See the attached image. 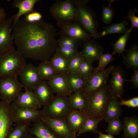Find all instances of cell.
Masks as SVG:
<instances>
[{
    "label": "cell",
    "mask_w": 138,
    "mask_h": 138,
    "mask_svg": "<svg viewBox=\"0 0 138 138\" xmlns=\"http://www.w3.org/2000/svg\"><path fill=\"white\" fill-rule=\"evenodd\" d=\"M12 31L17 50L25 58L41 62L48 60L57 48L56 29L42 19L33 22L19 19Z\"/></svg>",
    "instance_id": "obj_1"
},
{
    "label": "cell",
    "mask_w": 138,
    "mask_h": 138,
    "mask_svg": "<svg viewBox=\"0 0 138 138\" xmlns=\"http://www.w3.org/2000/svg\"><path fill=\"white\" fill-rule=\"evenodd\" d=\"M113 96L107 84L85 98L83 111L88 118L104 119L108 107Z\"/></svg>",
    "instance_id": "obj_2"
},
{
    "label": "cell",
    "mask_w": 138,
    "mask_h": 138,
    "mask_svg": "<svg viewBox=\"0 0 138 138\" xmlns=\"http://www.w3.org/2000/svg\"><path fill=\"white\" fill-rule=\"evenodd\" d=\"M26 64L25 57L17 50L0 53V79L19 76Z\"/></svg>",
    "instance_id": "obj_3"
},
{
    "label": "cell",
    "mask_w": 138,
    "mask_h": 138,
    "mask_svg": "<svg viewBox=\"0 0 138 138\" xmlns=\"http://www.w3.org/2000/svg\"><path fill=\"white\" fill-rule=\"evenodd\" d=\"M89 1L76 0L78 12L76 21L96 39L98 38L99 23L97 20L96 13L87 5Z\"/></svg>",
    "instance_id": "obj_4"
},
{
    "label": "cell",
    "mask_w": 138,
    "mask_h": 138,
    "mask_svg": "<svg viewBox=\"0 0 138 138\" xmlns=\"http://www.w3.org/2000/svg\"><path fill=\"white\" fill-rule=\"evenodd\" d=\"M50 12L57 23L76 21L78 12L76 0L57 1L51 6Z\"/></svg>",
    "instance_id": "obj_5"
},
{
    "label": "cell",
    "mask_w": 138,
    "mask_h": 138,
    "mask_svg": "<svg viewBox=\"0 0 138 138\" xmlns=\"http://www.w3.org/2000/svg\"><path fill=\"white\" fill-rule=\"evenodd\" d=\"M73 109L68 97L56 95L49 103L43 106L42 110L43 116L45 117L66 121Z\"/></svg>",
    "instance_id": "obj_6"
},
{
    "label": "cell",
    "mask_w": 138,
    "mask_h": 138,
    "mask_svg": "<svg viewBox=\"0 0 138 138\" xmlns=\"http://www.w3.org/2000/svg\"><path fill=\"white\" fill-rule=\"evenodd\" d=\"M114 67L111 64L107 68L91 73L85 79L84 85L80 91L84 98L107 84L111 72Z\"/></svg>",
    "instance_id": "obj_7"
},
{
    "label": "cell",
    "mask_w": 138,
    "mask_h": 138,
    "mask_svg": "<svg viewBox=\"0 0 138 138\" xmlns=\"http://www.w3.org/2000/svg\"><path fill=\"white\" fill-rule=\"evenodd\" d=\"M23 87L18 76L0 79V96L2 101L10 104L22 92Z\"/></svg>",
    "instance_id": "obj_8"
},
{
    "label": "cell",
    "mask_w": 138,
    "mask_h": 138,
    "mask_svg": "<svg viewBox=\"0 0 138 138\" xmlns=\"http://www.w3.org/2000/svg\"><path fill=\"white\" fill-rule=\"evenodd\" d=\"M14 122L16 124L33 123L41 120L43 116L42 110L21 108L10 104Z\"/></svg>",
    "instance_id": "obj_9"
},
{
    "label": "cell",
    "mask_w": 138,
    "mask_h": 138,
    "mask_svg": "<svg viewBox=\"0 0 138 138\" xmlns=\"http://www.w3.org/2000/svg\"><path fill=\"white\" fill-rule=\"evenodd\" d=\"M60 35L72 38L82 44L91 39L92 36L86 32L76 21L66 24L57 23Z\"/></svg>",
    "instance_id": "obj_10"
},
{
    "label": "cell",
    "mask_w": 138,
    "mask_h": 138,
    "mask_svg": "<svg viewBox=\"0 0 138 138\" xmlns=\"http://www.w3.org/2000/svg\"><path fill=\"white\" fill-rule=\"evenodd\" d=\"M41 120L58 138H76V135L71 131L65 120L52 119L44 116Z\"/></svg>",
    "instance_id": "obj_11"
},
{
    "label": "cell",
    "mask_w": 138,
    "mask_h": 138,
    "mask_svg": "<svg viewBox=\"0 0 138 138\" xmlns=\"http://www.w3.org/2000/svg\"><path fill=\"white\" fill-rule=\"evenodd\" d=\"M19 76L25 89L32 90L42 81L37 67L31 63L26 64Z\"/></svg>",
    "instance_id": "obj_12"
},
{
    "label": "cell",
    "mask_w": 138,
    "mask_h": 138,
    "mask_svg": "<svg viewBox=\"0 0 138 138\" xmlns=\"http://www.w3.org/2000/svg\"><path fill=\"white\" fill-rule=\"evenodd\" d=\"M110 74L111 77L108 86L113 96L121 99L124 93V84L128 80L125 78V72L119 66L114 67Z\"/></svg>",
    "instance_id": "obj_13"
},
{
    "label": "cell",
    "mask_w": 138,
    "mask_h": 138,
    "mask_svg": "<svg viewBox=\"0 0 138 138\" xmlns=\"http://www.w3.org/2000/svg\"><path fill=\"white\" fill-rule=\"evenodd\" d=\"M13 21L12 16L0 23V53L15 50L11 34Z\"/></svg>",
    "instance_id": "obj_14"
},
{
    "label": "cell",
    "mask_w": 138,
    "mask_h": 138,
    "mask_svg": "<svg viewBox=\"0 0 138 138\" xmlns=\"http://www.w3.org/2000/svg\"><path fill=\"white\" fill-rule=\"evenodd\" d=\"M13 123L10 104L0 101V138H7Z\"/></svg>",
    "instance_id": "obj_15"
},
{
    "label": "cell",
    "mask_w": 138,
    "mask_h": 138,
    "mask_svg": "<svg viewBox=\"0 0 138 138\" xmlns=\"http://www.w3.org/2000/svg\"><path fill=\"white\" fill-rule=\"evenodd\" d=\"M47 82L53 93L57 95L68 97L72 93L67 84L66 75L56 74Z\"/></svg>",
    "instance_id": "obj_16"
},
{
    "label": "cell",
    "mask_w": 138,
    "mask_h": 138,
    "mask_svg": "<svg viewBox=\"0 0 138 138\" xmlns=\"http://www.w3.org/2000/svg\"><path fill=\"white\" fill-rule=\"evenodd\" d=\"M104 51L102 47L93 38L83 44L81 52L85 60L93 63L98 60Z\"/></svg>",
    "instance_id": "obj_17"
},
{
    "label": "cell",
    "mask_w": 138,
    "mask_h": 138,
    "mask_svg": "<svg viewBox=\"0 0 138 138\" xmlns=\"http://www.w3.org/2000/svg\"><path fill=\"white\" fill-rule=\"evenodd\" d=\"M21 108L38 109L41 106L38 102L32 90L25 89L22 92L13 102Z\"/></svg>",
    "instance_id": "obj_18"
},
{
    "label": "cell",
    "mask_w": 138,
    "mask_h": 138,
    "mask_svg": "<svg viewBox=\"0 0 138 138\" xmlns=\"http://www.w3.org/2000/svg\"><path fill=\"white\" fill-rule=\"evenodd\" d=\"M32 91L41 106L47 105L54 97L53 92L46 81L41 82Z\"/></svg>",
    "instance_id": "obj_19"
},
{
    "label": "cell",
    "mask_w": 138,
    "mask_h": 138,
    "mask_svg": "<svg viewBox=\"0 0 138 138\" xmlns=\"http://www.w3.org/2000/svg\"><path fill=\"white\" fill-rule=\"evenodd\" d=\"M39 0H14L12 5L14 7L18 8V11L16 14L12 16L13 21L12 29L14 25L19 20L21 16L34 10L35 5L40 2Z\"/></svg>",
    "instance_id": "obj_20"
},
{
    "label": "cell",
    "mask_w": 138,
    "mask_h": 138,
    "mask_svg": "<svg viewBox=\"0 0 138 138\" xmlns=\"http://www.w3.org/2000/svg\"><path fill=\"white\" fill-rule=\"evenodd\" d=\"M88 118L82 111L73 109L68 116L66 121L71 131L76 135Z\"/></svg>",
    "instance_id": "obj_21"
},
{
    "label": "cell",
    "mask_w": 138,
    "mask_h": 138,
    "mask_svg": "<svg viewBox=\"0 0 138 138\" xmlns=\"http://www.w3.org/2000/svg\"><path fill=\"white\" fill-rule=\"evenodd\" d=\"M122 138H138V119L136 116L123 118Z\"/></svg>",
    "instance_id": "obj_22"
},
{
    "label": "cell",
    "mask_w": 138,
    "mask_h": 138,
    "mask_svg": "<svg viewBox=\"0 0 138 138\" xmlns=\"http://www.w3.org/2000/svg\"><path fill=\"white\" fill-rule=\"evenodd\" d=\"M49 61L56 74L68 73L69 61L60 55L57 49Z\"/></svg>",
    "instance_id": "obj_23"
},
{
    "label": "cell",
    "mask_w": 138,
    "mask_h": 138,
    "mask_svg": "<svg viewBox=\"0 0 138 138\" xmlns=\"http://www.w3.org/2000/svg\"><path fill=\"white\" fill-rule=\"evenodd\" d=\"M122 55L123 62L127 69L138 70V46L135 44L132 45Z\"/></svg>",
    "instance_id": "obj_24"
},
{
    "label": "cell",
    "mask_w": 138,
    "mask_h": 138,
    "mask_svg": "<svg viewBox=\"0 0 138 138\" xmlns=\"http://www.w3.org/2000/svg\"><path fill=\"white\" fill-rule=\"evenodd\" d=\"M29 134L35 138H58L41 120L33 123L30 126Z\"/></svg>",
    "instance_id": "obj_25"
},
{
    "label": "cell",
    "mask_w": 138,
    "mask_h": 138,
    "mask_svg": "<svg viewBox=\"0 0 138 138\" xmlns=\"http://www.w3.org/2000/svg\"><path fill=\"white\" fill-rule=\"evenodd\" d=\"M129 22L124 20L122 22L112 24L111 25L102 27L103 30L98 32V39L106 35L111 34H125L129 32V28L126 26Z\"/></svg>",
    "instance_id": "obj_26"
},
{
    "label": "cell",
    "mask_w": 138,
    "mask_h": 138,
    "mask_svg": "<svg viewBox=\"0 0 138 138\" xmlns=\"http://www.w3.org/2000/svg\"><path fill=\"white\" fill-rule=\"evenodd\" d=\"M120 101L113 96L107 110L104 120L107 122L111 119L118 118L121 115L123 110Z\"/></svg>",
    "instance_id": "obj_27"
},
{
    "label": "cell",
    "mask_w": 138,
    "mask_h": 138,
    "mask_svg": "<svg viewBox=\"0 0 138 138\" xmlns=\"http://www.w3.org/2000/svg\"><path fill=\"white\" fill-rule=\"evenodd\" d=\"M66 79L69 87L73 93L80 91L85 80L78 73H68L66 75Z\"/></svg>",
    "instance_id": "obj_28"
},
{
    "label": "cell",
    "mask_w": 138,
    "mask_h": 138,
    "mask_svg": "<svg viewBox=\"0 0 138 138\" xmlns=\"http://www.w3.org/2000/svg\"><path fill=\"white\" fill-rule=\"evenodd\" d=\"M37 67L42 81L49 80L56 74L49 60L42 62Z\"/></svg>",
    "instance_id": "obj_29"
},
{
    "label": "cell",
    "mask_w": 138,
    "mask_h": 138,
    "mask_svg": "<svg viewBox=\"0 0 138 138\" xmlns=\"http://www.w3.org/2000/svg\"><path fill=\"white\" fill-rule=\"evenodd\" d=\"M30 123L16 124L11 130L7 138H25L29 134Z\"/></svg>",
    "instance_id": "obj_30"
},
{
    "label": "cell",
    "mask_w": 138,
    "mask_h": 138,
    "mask_svg": "<svg viewBox=\"0 0 138 138\" xmlns=\"http://www.w3.org/2000/svg\"><path fill=\"white\" fill-rule=\"evenodd\" d=\"M130 32H128L120 36L114 43H111L113 46V50L112 54L113 55L117 53L120 56L121 55L124 54V51L126 52L127 50L125 49L126 43L129 39Z\"/></svg>",
    "instance_id": "obj_31"
},
{
    "label": "cell",
    "mask_w": 138,
    "mask_h": 138,
    "mask_svg": "<svg viewBox=\"0 0 138 138\" xmlns=\"http://www.w3.org/2000/svg\"><path fill=\"white\" fill-rule=\"evenodd\" d=\"M68 98L70 103L74 109L83 111L85 106V99L80 91L73 93Z\"/></svg>",
    "instance_id": "obj_32"
},
{
    "label": "cell",
    "mask_w": 138,
    "mask_h": 138,
    "mask_svg": "<svg viewBox=\"0 0 138 138\" xmlns=\"http://www.w3.org/2000/svg\"><path fill=\"white\" fill-rule=\"evenodd\" d=\"M102 120L101 119L88 118L82 128L77 134V136H79L81 134L89 132L94 133H97L98 125Z\"/></svg>",
    "instance_id": "obj_33"
},
{
    "label": "cell",
    "mask_w": 138,
    "mask_h": 138,
    "mask_svg": "<svg viewBox=\"0 0 138 138\" xmlns=\"http://www.w3.org/2000/svg\"><path fill=\"white\" fill-rule=\"evenodd\" d=\"M58 46L74 49L78 50L82 47L81 44L75 39L65 35H60L57 39Z\"/></svg>",
    "instance_id": "obj_34"
},
{
    "label": "cell",
    "mask_w": 138,
    "mask_h": 138,
    "mask_svg": "<svg viewBox=\"0 0 138 138\" xmlns=\"http://www.w3.org/2000/svg\"><path fill=\"white\" fill-rule=\"evenodd\" d=\"M108 125L105 131L108 134L112 136L118 135L123 130V125L119 118L109 120Z\"/></svg>",
    "instance_id": "obj_35"
},
{
    "label": "cell",
    "mask_w": 138,
    "mask_h": 138,
    "mask_svg": "<svg viewBox=\"0 0 138 138\" xmlns=\"http://www.w3.org/2000/svg\"><path fill=\"white\" fill-rule=\"evenodd\" d=\"M85 60L82 52H79L77 55L69 61L68 73H78L80 65Z\"/></svg>",
    "instance_id": "obj_36"
},
{
    "label": "cell",
    "mask_w": 138,
    "mask_h": 138,
    "mask_svg": "<svg viewBox=\"0 0 138 138\" xmlns=\"http://www.w3.org/2000/svg\"><path fill=\"white\" fill-rule=\"evenodd\" d=\"M115 58L111 54L108 52L107 53L102 54L100 56L98 60L99 63L98 66L94 68L93 71L96 72L103 70L105 67L111 62L114 61Z\"/></svg>",
    "instance_id": "obj_37"
},
{
    "label": "cell",
    "mask_w": 138,
    "mask_h": 138,
    "mask_svg": "<svg viewBox=\"0 0 138 138\" xmlns=\"http://www.w3.org/2000/svg\"><path fill=\"white\" fill-rule=\"evenodd\" d=\"M112 2L110 1L109 6H106L104 5H102V20L106 24H108L112 21L115 13L113 7H111Z\"/></svg>",
    "instance_id": "obj_38"
},
{
    "label": "cell",
    "mask_w": 138,
    "mask_h": 138,
    "mask_svg": "<svg viewBox=\"0 0 138 138\" xmlns=\"http://www.w3.org/2000/svg\"><path fill=\"white\" fill-rule=\"evenodd\" d=\"M94 68L93 63L85 59L80 64L78 73L81 77L86 79Z\"/></svg>",
    "instance_id": "obj_39"
},
{
    "label": "cell",
    "mask_w": 138,
    "mask_h": 138,
    "mask_svg": "<svg viewBox=\"0 0 138 138\" xmlns=\"http://www.w3.org/2000/svg\"><path fill=\"white\" fill-rule=\"evenodd\" d=\"M57 50L61 55L70 61L78 53V50L73 48L58 46Z\"/></svg>",
    "instance_id": "obj_40"
},
{
    "label": "cell",
    "mask_w": 138,
    "mask_h": 138,
    "mask_svg": "<svg viewBox=\"0 0 138 138\" xmlns=\"http://www.w3.org/2000/svg\"><path fill=\"white\" fill-rule=\"evenodd\" d=\"M137 12V7L135 8L133 10L130 9L127 13L126 16L123 18L129 19L131 22V26L129 28V32L131 33L133 28H138V17L135 15L136 13Z\"/></svg>",
    "instance_id": "obj_41"
},
{
    "label": "cell",
    "mask_w": 138,
    "mask_h": 138,
    "mask_svg": "<svg viewBox=\"0 0 138 138\" xmlns=\"http://www.w3.org/2000/svg\"><path fill=\"white\" fill-rule=\"evenodd\" d=\"M25 15L24 19L26 21L29 22H34L42 19V16L41 14L34 10Z\"/></svg>",
    "instance_id": "obj_42"
},
{
    "label": "cell",
    "mask_w": 138,
    "mask_h": 138,
    "mask_svg": "<svg viewBox=\"0 0 138 138\" xmlns=\"http://www.w3.org/2000/svg\"><path fill=\"white\" fill-rule=\"evenodd\" d=\"M120 101L121 106L125 105L128 107L136 108L138 107V97H133L131 99L124 100L122 99H120Z\"/></svg>",
    "instance_id": "obj_43"
},
{
    "label": "cell",
    "mask_w": 138,
    "mask_h": 138,
    "mask_svg": "<svg viewBox=\"0 0 138 138\" xmlns=\"http://www.w3.org/2000/svg\"><path fill=\"white\" fill-rule=\"evenodd\" d=\"M134 73L130 80L128 81L132 83L133 87L135 89L138 88V70H134Z\"/></svg>",
    "instance_id": "obj_44"
},
{
    "label": "cell",
    "mask_w": 138,
    "mask_h": 138,
    "mask_svg": "<svg viewBox=\"0 0 138 138\" xmlns=\"http://www.w3.org/2000/svg\"><path fill=\"white\" fill-rule=\"evenodd\" d=\"M7 14L4 8L0 6V23L6 19Z\"/></svg>",
    "instance_id": "obj_45"
},
{
    "label": "cell",
    "mask_w": 138,
    "mask_h": 138,
    "mask_svg": "<svg viewBox=\"0 0 138 138\" xmlns=\"http://www.w3.org/2000/svg\"><path fill=\"white\" fill-rule=\"evenodd\" d=\"M97 133L99 134V136L97 138H115L113 136L108 134H104L98 131Z\"/></svg>",
    "instance_id": "obj_46"
},
{
    "label": "cell",
    "mask_w": 138,
    "mask_h": 138,
    "mask_svg": "<svg viewBox=\"0 0 138 138\" xmlns=\"http://www.w3.org/2000/svg\"><path fill=\"white\" fill-rule=\"evenodd\" d=\"M25 138H35L33 136L29 134Z\"/></svg>",
    "instance_id": "obj_47"
},
{
    "label": "cell",
    "mask_w": 138,
    "mask_h": 138,
    "mask_svg": "<svg viewBox=\"0 0 138 138\" xmlns=\"http://www.w3.org/2000/svg\"><path fill=\"white\" fill-rule=\"evenodd\" d=\"M1 99V98H0V99Z\"/></svg>",
    "instance_id": "obj_48"
}]
</instances>
